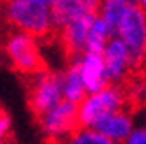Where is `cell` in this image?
<instances>
[{"instance_id":"obj_5","label":"cell","mask_w":146,"mask_h":144,"mask_svg":"<svg viewBox=\"0 0 146 144\" xmlns=\"http://www.w3.org/2000/svg\"><path fill=\"white\" fill-rule=\"evenodd\" d=\"M62 100V77L59 71H45L31 75L29 89V105L36 116L52 109Z\"/></svg>"},{"instance_id":"obj_18","label":"cell","mask_w":146,"mask_h":144,"mask_svg":"<svg viewBox=\"0 0 146 144\" xmlns=\"http://www.w3.org/2000/svg\"><path fill=\"white\" fill-rule=\"evenodd\" d=\"M34 2H41V4H45V5H48V7H50V5L55 2V0H34Z\"/></svg>"},{"instance_id":"obj_8","label":"cell","mask_w":146,"mask_h":144,"mask_svg":"<svg viewBox=\"0 0 146 144\" xmlns=\"http://www.w3.org/2000/svg\"><path fill=\"white\" fill-rule=\"evenodd\" d=\"M91 13H96V2L94 0H55L50 5L54 30H61L68 23Z\"/></svg>"},{"instance_id":"obj_17","label":"cell","mask_w":146,"mask_h":144,"mask_svg":"<svg viewBox=\"0 0 146 144\" xmlns=\"http://www.w3.org/2000/svg\"><path fill=\"white\" fill-rule=\"evenodd\" d=\"M9 132H11V116L7 112L0 110V144H4Z\"/></svg>"},{"instance_id":"obj_20","label":"cell","mask_w":146,"mask_h":144,"mask_svg":"<svg viewBox=\"0 0 146 144\" xmlns=\"http://www.w3.org/2000/svg\"><path fill=\"white\" fill-rule=\"evenodd\" d=\"M94 2H98V0H94Z\"/></svg>"},{"instance_id":"obj_10","label":"cell","mask_w":146,"mask_h":144,"mask_svg":"<svg viewBox=\"0 0 146 144\" xmlns=\"http://www.w3.org/2000/svg\"><path fill=\"white\" fill-rule=\"evenodd\" d=\"M75 57H77L80 75H82V80H84L87 92L102 89L104 85L109 84L105 68H104V59H102V52L84 50L80 55H75Z\"/></svg>"},{"instance_id":"obj_15","label":"cell","mask_w":146,"mask_h":144,"mask_svg":"<svg viewBox=\"0 0 146 144\" xmlns=\"http://www.w3.org/2000/svg\"><path fill=\"white\" fill-rule=\"evenodd\" d=\"M64 144H116V142L109 141L94 128L77 126L70 135L64 137Z\"/></svg>"},{"instance_id":"obj_2","label":"cell","mask_w":146,"mask_h":144,"mask_svg":"<svg viewBox=\"0 0 146 144\" xmlns=\"http://www.w3.org/2000/svg\"><path fill=\"white\" fill-rule=\"evenodd\" d=\"M127 107V94L118 84H107L102 89L91 91L77 103L78 126L93 128L102 118Z\"/></svg>"},{"instance_id":"obj_14","label":"cell","mask_w":146,"mask_h":144,"mask_svg":"<svg viewBox=\"0 0 146 144\" xmlns=\"http://www.w3.org/2000/svg\"><path fill=\"white\" fill-rule=\"evenodd\" d=\"M109 38H111V32L109 28L104 25L96 14L91 21V27H89V32H87V41H86V48L84 50H91V52H104V48L107 45Z\"/></svg>"},{"instance_id":"obj_4","label":"cell","mask_w":146,"mask_h":144,"mask_svg":"<svg viewBox=\"0 0 146 144\" xmlns=\"http://www.w3.org/2000/svg\"><path fill=\"white\" fill-rule=\"evenodd\" d=\"M4 52L9 62L13 64V68L23 75H34L39 69H43V61L36 38L25 32L14 30L7 34L4 41Z\"/></svg>"},{"instance_id":"obj_16","label":"cell","mask_w":146,"mask_h":144,"mask_svg":"<svg viewBox=\"0 0 146 144\" xmlns=\"http://www.w3.org/2000/svg\"><path fill=\"white\" fill-rule=\"evenodd\" d=\"M121 144H146V130L143 126H134V130L128 133V137Z\"/></svg>"},{"instance_id":"obj_11","label":"cell","mask_w":146,"mask_h":144,"mask_svg":"<svg viewBox=\"0 0 146 144\" xmlns=\"http://www.w3.org/2000/svg\"><path fill=\"white\" fill-rule=\"evenodd\" d=\"M96 13H91V14H86V16L78 18L75 21L68 23L66 27L61 28V41H62V46L66 48V52L75 57L80 55L86 48V41H87V32H89V27H91V21L94 18Z\"/></svg>"},{"instance_id":"obj_19","label":"cell","mask_w":146,"mask_h":144,"mask_svg":"<svg viewBox=\"0 0 146 144\" xmlns=\"http://www.w3.org/2000/svg\"><path fill=\"white\" fill-rule=\"evenodd\" d=\"M144 4H146V0H141V5H143V7H144Z\"/></svg>"},{"instance_id":"obj_7","label":"cell","mask_w":146,"mask_h":144,"mask_svg":"<svg viewBox=\"0 0 146 144\" xmlns=\"http://www.w3.org/2000/svg\"><path fill=\"white\" fill-rule=\"evenodd\" d=\"M102 59H104V68L109 84H121L125 82L128 73L134 69L132 61H130V54L123 41L116 36H111L107 45L102 52Z\"/></svg>"},{"instance_id":"obj_1","label":"cell","mask_w":146,"mask_h":144,"mask_svg":"<svg viewBox=\"0 0 146 144\" xmlns=\"http://www.w3.org/2000/svg\"><path fill=\"white\" fill-rule=\"evenodd\" d=\"M2 16L14 30L32 38H46L54 30L50 7L34 0H2Z\"/></svg>"},{"instance_id":"obj_6","label":"cell","mask_w":146,"mask_h":144,"mask_svg":"<svg viewBox=\"0 0 146 144\" xmlns=\"http://www.w3.org/2000/svg\"><path fill=\"white\" fill-rule=\"evenodd\" d=\"M39 123H41L45 135H48L50 139H64L78 126L77 103L68 102V100L62 98L52 109L39 114Z\"/></svg>"},{"instance_id":"obj_13","label":"cell","mask_w":146,"mask_h":144,"mask_svg":"<svg viewBox=\"0 0 146 144\" xmlns=\"http://www.w3.org/2000/svg\"><path fill=\"white\" fill-rule=\"evenodd\" d=\"M61 77H62V98L68 102L78 103L87 94V89L84 85L82 75H80L77 57H71L68 68L64 69V73H61Z\"/></svg>"},{"instance_id":"obj_9","label":"cell","mask_w":146,"mask_h":144,"mask_svg":"<svg viewBox=\"0 0 146 144\" xmlns=\"http://www.w3.org/2000/svg\"><path fill=\"white\" fill-rule=\"evenodd\" d=\"M134 126H135L134 116L127 110V107H123V109L114 110L111 114H107L105 118H102L93 128L100 132L104 137H107L109 141L121 144L128 137V133L134 130Z\"/></svg>"},{"instance_id":"obj_3","label":"cell","mask_w":146,"mask_h":144,"mask_svg":"<svg viewBox=\"0 0 146 144\" xmlns=\"http://www.w3.org/2000/svg\"><path fill=\"white\" fill-rule=\"evenodd\" d=\"M116 38L123 41L130 54L134 69L139 68L144 61V52H146V14L144 7L141 5H130L127 11L125 18L116 30Z\"/></svg>"},{"instance_id":"obj_12","label":"cell","mask_w":146,"mask_h":144,"mask_svg":"<svg viewBox=\"0 0 146 144\" xmlns=\"http://www.w3.org/2000/svg\"><path fill=\"white\" fill-rule=\"evenodd\" d=\"M128 0H98L96 2V16L104 21V25L109 28L111 36L116 34L121 20L125 18L127 11L130 9Z\"/></svg>"}]
</instances>
